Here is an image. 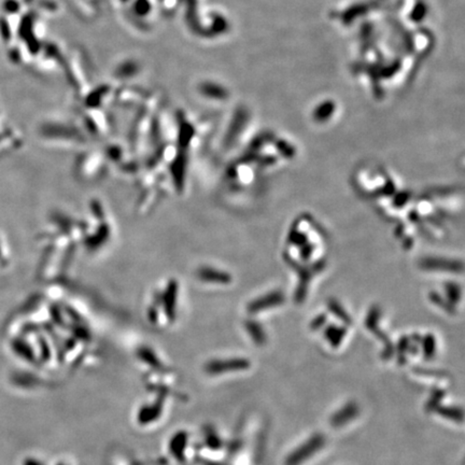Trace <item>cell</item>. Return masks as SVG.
<instances>
[{"label": "cell", "mask_w": 465, "mask_h": 465, "mask_svg": "<svg viewBox=\"0 0 465 465\" xmlns=\"http://www.w3.org/2000/svg\"><path fill=\"white\" fill-rule=\"evenodd\" d=\"M325 445V437L322 434H315L308 438L304 444L298 446L288 456L285 465H300L321 450Z\"/></svg>", "instance_id": "1"}, {"label": "cell", "mask_w": 465, "mask_h": 465, "mask_svg": "<svg viewBox=\"0 0 465 465\" xmlns=\"http://www.w3.org/2000/svg\"><path fill=\"white\" fill-rule=\"evenodd\" d=\"M250 366L251 364L247 359L234 357L213 361L208 365L207 369L209 373L211 374H223L227 373V371H239L243 369H248Z\"/></svg>", "instance_id": "2"}, {"label": "cell", "mask_w": 465, "mask_h": 465, "mask_svg": "<svg viewBox=\"0 0 465 465\" xmlns=\"http://www.w3.org/2000/svg\"><path fill=\"white\" fill-rule=\"evenodd\" d=\"M421 269L425 271L461 273L463 270V264L459 261H451L438 258H426L421 262Z\"/></svg>", "instance_id": "3"}, {"label": "cell", "mask_w": 465, "mask_h": 465, "mask_svg": "<svg viewBox=\"0 0 465 465\" xmlns=\"http://www.w3.org/2000/svg\"><path fill=\"white\" fill-rule=\"evenodd\" d=\"M360 414V408L355 402H349L331 417V424L334 427H342L349 423Z\"/></svg>", "instance_id": "4"}, {"label": "cell", "mask_w": 465, "mask_h": 465, "mask_svg": "<svg viewBox=\"0 0 465 465\" xmlns=\"http://www.w3.org/2000/svg\"><path fill=\"white\" fill-rule=\"evenodd\" d=\"M284 296L281 292H272L266 294L260 298L253 300L248 306V311L251 313H255L259 311H263L266 308H272L275 306H279L283 304Z\"/></svg>", "instance_id": "5"}, {"label": "cell", "mask_w": 465, "mask_h": 465, "mask_svg": "<svg viewBox=\"0 0 465 465\" xmlns=\"http://www.w3.org/2000/svg\"><path fill=\"white\" fill-rule=\"evenodd\" d=\"M197 278L201 279L204 282H216L226 284L231 282V277L225 272H221L218 270L210 269V267H204L197 271Z\"/></svg>", "instance_id": "6"}, {"label": "cell", "mask_w": 465, "mask_h": 465, "mask_svg": "<svg viewBox=\"0 0 465 465\" xmlns=\"http://www.w3.org/2000/svg\"><path fill=\"white\" fill-rule=\"evenodd\" d=\"M246 329L253 342L258 346H262L266 343V335L261 327V324L254 321H249L246 323Z\"/></svg>", "instance_id": "7"}, {"label": "cell", "mask_w": 465, "mask_h": 465, "mask_svg": "<svg viewBox=\"0 0 465 465\" xmlns=\"http://www.w3.org/2000/svg\"><path fill=\"white\" fill-rule=\"evenodd\" d=\"M435 410L438 413V415L446 418V419L453 420L458 423H461L463 421V412L459 407H445L439 405Z\"/></svg>", "instance_id": "8"}, {"label": "cell", "mask_w": 465, "mask_h": 465, "mask_svg": "<svg viewBox=\"0 0 465 465\" xmlns=\"http://www.w3.org/2000/svg\"><path fill=\"white\" fill-rule=\"evenodd\" d=\"M345 334H346V329L335 327V325H331V327L327 328V330H325V332H324L325 338H327L332 344V346L334 348L339 346Z\"/></svg>", "instance_id": "9"}, {"label": "cell", "mask_w": 465, "mask_h": 465, "mask_svg": "<svg viewBox=\"0 0 465 465\" xmlns=\"http://www.w3.org/2000/svg\"><path fill=\"white\" fill-rule=\"evenodd\" d=\"M423 355L426 360H431L436 353V342L435 337L432 334L426 335L423 338Z\"/></svg>", "instance_id": "10"}, {"label": "cell", "mask_w": 465, "mask_h": 465, "mask_svg": "<svg viewBox=\"0 0 465 465\" xmlns=\"http://www.w3.org/2000/svg\"><path fill=\"white\" fill-rule=\"evenodd\" d=\"M329 307L331 309V311L334 313L336 317H338L343 322H345L346 324H351V319L350 316L343 309V307L337 303V300H330L329 301Z\"/></svg>", "instance_id": "11"}, {"label": "cell", "mask_w": 465, "mask_h": 465, "mask_svg": "<svg viewBox=\"0 0 465 465\" xmlns=\"http://www.w3.org/2000/svg\"><path fill=\"white\" fill-rule=\"evenodd\" d=\"M444 397H445V392L444 391H441V390L433 391L431 398H430V400L427 401L426 410H428V412L435 410L437 407L440 405V402H441V400L444 399Z\"/></svg>", "instance_id": "12"}, {"label": "cell", "mask_w": 465, "mask_h": 465, "mask_svg": "<svg viewBox=\"0 0 465 465\" xmlns=\"http://www.w3.org/2000/svg\"><path fill=\"white\" fill-rule=\"evenodd\" d=\"M379 315H380V312H379V310L376 309V308L371 309V310L369 311L368 316H367V319H366V327H367L368 330L373 331V332H375L376 330H378V329H377V322H378Z\"/></svg>", "instance_id": "13"}, {"label": "cell", "mask_w": 465, "mask_h": 465, "mask_svg": "<svg viewBox=\"0 0 465 465\" xmlns=\"http://www.w3.org/2000/svg\"><path fill=\"white\" fill-rule=\"evenodd\" d=\"M446 291L447 294L449 295V298L453 301V303H458V300L460 299V289L458 285H456L455 283H447L446 284Z\"/></svg>", "instance_id": "14"}, {"label": "cell", "mask_w": 465, "mask_h": 465, "mask_svg": "<svg viewBox=\"0 0 465 465\" xmlns=\"http://www.w3.org/2000/svg\"><path fill=\"white\" fill-rule=\"evenodd\" d=\"M325 321H327V317H325V315H320V316L316 317L310 323V329L312 331H317V330L321 329V327L325 323Z\"/></svg>", "instance_id": "15"}, {"label": "cell", "mask_w": 465, "mask_h": 465, "mask_svg": "<svg viewBox=\"0 0 465 465\" xmlns=\"http://www.w3.org/2000/svg\"><path fill=\"white\" fill-rule=\"evenodd\" d=\"M408 348H409V342H408V339L405 338V337H404V338H402L400 341V343H399V347H398L399 354L400 355H405V351L408 350Z\"/></svg>", "instance_id": "16"}]
</instances>
